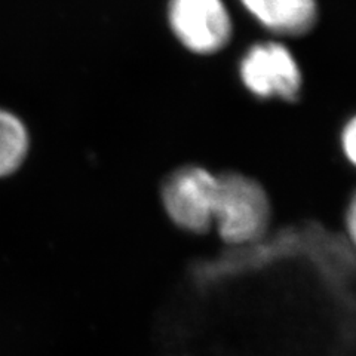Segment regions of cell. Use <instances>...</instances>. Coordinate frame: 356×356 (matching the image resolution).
<instances>
[{
	"mask_svg": "<svg viewBox=\"0 0 356 356\" xmlns=\"http://www.w3.org/2000/svg\"><path fill=\"white\" fill-rule=\"evenodd\" d=\"M273 197L261 180L239 170L218 172L213 232L232 248L259 242L272 226Z\"/></svg>",
	"mask_w": 356,
	"mask_h": 356,
	"instance_id": "6da1fadb",
	"label": "cell"
},
{
	"mask_svg": "<svg viewBox=\"0 0 356 356\" xmlns=\"http://www.w3.org/2000/svg\"><path fill=\"white\" fill-rule=\"evenodd\" d=\"M238 74L242 86L261 102L296 103L303 91V72L285 43H252L241 57Z\"/></svg>",
	"mask_w": 356,
	"mask_h": 356,
	"instance_id": "3957f363",
	"label": "cell"
},
{
	"mask_svg": "<svg viewBox=\"0 0 356 356\" xmlns=\"http://www.w3.org/2000/svg\"><path fill=\"white\" fill-rule=\"evenodd\" d=\"M218 193V171L199 162L178 165L159 186V204L174 227L187 235L213 232Z\"/></svg>",
	"mask_w": 356,
	"mask_h": 356,
	"instance_id": "7a4b0ae2",
	"label": "cell"
},
{
	"mask_svg": "<svg viewBox=\"0 0 356 356\" xmlns=\"http://www.w3.org/2000/svg\"><path fill=\"white\" fill-rule=\"evenodd\" d=\"M166 18L181 47L202 57L225 49L233 36L225 0H168Z\"/></svg>",
	"mask_w": 356,
	"mask_h": 356,
	"instance_id": "277c9868",
	"label": "cell"
},
{
	"mask_svg": "<svg viewBox=\"0 0 356 356\" xmlns=\"http://www.w3.org/2000/svg\"><path fill=\"white\" fill-rule=\"evenodd\" d=\"M29 146L30 137L24 122L10 110L0 107V178L19 168Z\"/></svg>",
	"mask_w": 356,
	"mask_h": 356,
	"instance_id": "8992f818",
	"label": "cell"
},
{
	"mask_svg": "<svg viewBox=\"0 0 356 356\" xmlns=\"http://www.w3.org/2000/svg\"><path fill=\"white\" fill-rule=\"evenodd\" d=\"M341 222L346 239L352 245V248L356 250V187L348 196L346 202H344Z\"/></svg>",
	"mask_w": 356,
	"mask_h": 356,
	"instance_id": "ba28073f",
	"label": "cell"
},
{
	"mask_svg": "<svg viewBox=\"0 0 356 356\" xmlns=\"http://www.w3.org/2000/svg\"><path fill=\"white\" fill-rule=\"evenodd\" d=\"M337 150L344 166L356 172V113L344 120L339 129Z\"/></svg>",
	"mask_w": 356,
	"mask_h": 356,
	"instance_id": "52a82bcc",
	"label": "cell"
},
{
	"mask_svg": "<svg viewBox=\"0 0 356 356\" xmlns=\"http://www.w3.org/2000/svg\"><path fill=\"white\" fill-rule=\"evenodd\" d=\"M243 9L281 38H300L314 30L319 18L318 0H239Z\"/></svg>",
	"mask_w": 356,
	"mask_h": 356,
	"instance_id": "5b68a950",
	"label": "cell"
}]
</instances>
